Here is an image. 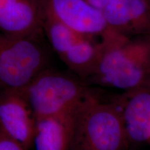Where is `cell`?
<instances>
[{
	"label": "cell",
	"instance_id": "1",
	"mask_svg": "<svg viewBox=\"0 0 150 150\" xmlns=\"http://www.w3.org/2000/svg\"><path fill=\"white\" fill-rule=\"evenodd\" d=\"M100 40L95 83L125 92L150 82V35L133 38L107 28Z\"/></svg>",
	"mask_w": 150,
	"mask_h": 150
},
{
	"label": "cell",
	"instance_id": "2",
	"mask_svg": "<svg viewBox=\"0 0 150 150\" xmlns=\"http://www.w3.org/2000/svg\"><path fill=\"white\" fill-rule=\"evenodd\" d=\"M127 140L117 105L91 93L76 113L70 150H124Z\"/></svg>",
	"mask_w": 150,
	"mask_h": 150
},
{
	"label": "cell",
	"instance_id": "3",
	"mask_svg": "<svg viewBox=\"0 0 150 150\" xmlns=\"http://www.w3.org/2000/svg\"><path fill=\"white\" fill-rule=\"evenodd\" d=\"M23 91L35 119L76 111L92 93L74 76L47 68Z\"/></svg>",
	"mask_w": 150,
	"mask_h": 150
},
{
	"label": "cell",
	"instance_id": "4",
	"mask_svg": "<svg viewBox=\"0 0 150 150\" xmlns=\"http://www.w3.org/2000/svg\"><path fill=\"white\" fill-rule=\"evenodd\" d=\"M46 52L35 38L0 33V88L23 91L45 70Z\"/></svg>",
	"mask_w": 150,
	"mask_h": 150
},
{
	"label": "cell",
	"instance_id": "5",
	"mask_svg": "<svg viewBox=\"0 0 150 150\" xmlns=\"http://www.w3.org/2000/svg\"><path fill=\"white\" fill-rule=\"evenodd\" d=\"M42 12L82 35L100 37L107 29L102 11L86 0H41Z\"/></svg>",
	"mask_w": 150,
	"mask_h": 150
},
{
	"label": "cell",
	"instance_id": "6",
	"mask_svg": "<svg viewBox=\"0 0 150 150\" xmlns=\"http://www.w3.org/2000/svg\"><path fill=\"white\" fill-rule=\"evenodd\" d=\"M35 117L24 91L4 90L0 95V129L29 150Z\"/></svg>",
	"mask_w": 150,
	"mask_h": 150
},
{
	"label": "cell",
	"instance_id": "7",
	"mask_svg": "<svg viewBox=\"0 0 150 150\" xmlns=\"http://www.w3.org/2000/svg\"><path fill=\"white\" fill-rule=\"evenodd\" d=\"M0 31L38 38L43 32L41 0H0Z\"/></svg>",
	"mask_w": 150,
	"mask_h": 150
},
{
	"label": "cell",
	"instance_id": "8",
	"mask_svg": "<svg viewBox=\"0 0 150 150\" xmlns=\"http://www.w3.org/2000/svg\"><path fill=\"white\" fill-rule=\"evenodd\" d=\"M109 29L129 37L150 35L147 0H111L102 11Z\"/></svg>",
	"mask_w": 150,
	"mask_h": 150
},
{
	"label": "cell",
	"instance_id": "9",
	"mask_svg": "<svg viewBox=\"0 0 150 150\" xmlns=\"http://www.w3.org/2000/svg\"><path fill=\"white\" fill-rule=\"evenodd\" d=\"M117 105L128 140H150V82L125 91Z\"/></svg>",
	"mask_w": 150,
	"mask_h": 150
},
{
	"label": "cell",
	"instance_id": "10",
	"mask_svg": "<svg viewBox=\"0 0 150 150\" xmlns=\"http://www.w3.org/2000/svg\"><path fill=\"white\" fill-rule=\"evenodd\" d=\"M77 110L35 119L29 150H70Z\"/></svg>",
	"mask_w": 150,
	"mask_h": 150
},
{
	"label": "cell",
	"instance_id": "11",
	"mask_svg": "<svg viewBox=\"0 0 150 150\" xmlns=\"http://www.w3.org/2000/svg\"><path fill=\"white\" fill-rule=\"evenodd\" d=\"M95 36L82 35L61 59L69 69L81 78H91L101 53V40Z\"/></svg>",
	"mask_w": 150,
	"mask_h": 150
},
{
	"label": "cell",
	"instance_id": "12",
	"mask_svg": "<svg viewBox=\"0 0 150 150\" xmlns=\"http://www.w3.org/2000/svg\"><path fill=\"white\" fill-rule=\"evenodd\" d=\"M42 16L43 31L53 50L61 58L82 35L45 13L42 12Z\"/></svg>",
	"mask_w": 150,
	"mask_h": 150
},
{
	"label": "cell",
	"instance_id": "13",
	"mask_svg": "<svg viewBox=\"0 0 150 150\" xmlns=\"http://www.w3.org/2000/svg\"><path fill=\"white\" fill-rule=\"evenodd\" d=\"M0 150H27L0 129Z\"/></svg>",
	"mask_w": 150,
	"mask_h": 150
},
{
	"label": "cell",
	"instance_id": "14",
	"mask_svg": "<svg viewBox=\"0 0 150 150\" xmlns=\"http://www.w3.org/2000/svg\"><path fill=\"white\" fill-rule=\"evenodd\" d=\"M86 1L94 8L102 11L106 8V6L110 2L111 0H86Z\"/></svg>",
	"mask_w": 150,
	"mask_h": 150
},
{
	"label": "cell",
	"instance_id": "15",
	"mask_svg": "<svg viewBox=\"0 0 150 150\" xmlns=\"http://www.w3.org/2000/svg\"><path fill=\"white\" fill-rule=\"evenodd\" d=\"M147 1H148V2H149V3L150 4V0H147Z\"/></svg>",
	"mask_w": 150,
	"mask_h": 150
}]
</instances>
